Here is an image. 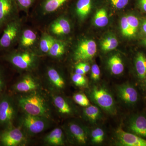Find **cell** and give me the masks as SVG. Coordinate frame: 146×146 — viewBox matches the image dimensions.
Returning <instances> with one entry per match:
<instances>
[{"label": "cell", "mask_w": 146, "mask_h": 146, "mask_svg": "<svg viewBox=\"0 0 146 146\" xmlns=\"http://www.w3.org/2000/svg\"><path fill=\"white\" fill-rule=\"evenodd\" d=\"M18 104L27 114L49 119L50 109L48 102L37 91L25 94L18 98Z\"/></svg>", "instance_id": "cell-1"}, {"label": "cell", "mask_w": 146, "mask_h": 146, "mask_svg": "<svg viewBox=\"0 0 146 146\" xmlns=\"http://www.w3.org/2000/svg\"><path fill=\"white\" fill-rule=\"evenodd\" d=\"M3 56L5 61L20 70H30L35 68L38 62L37 56L31 50H11Z\"/></svg>", "instance_id": "cell-2"}, {"label": "cell", "mask_w": 146, "mask_h": 146, "mask_svg": "<svg viewBox=\"0 0 146 146\" xmlns=\"http://www.w3.org/2000/svg\"><path fill=\"white\" fill-rule=\"evenodd\" d=\"M22 29V21L19 17L9 23L0 37V51L5 52L12 50L18 43Z\"/></svg>", "instance_id": "cell-3"}, {"label": "cell", "mask_w": 146, "mask_h": 146, "mask_svg": "<svg viewBox=\"0 0 146 146\" xmlns=\"http://www.w3.org/2000/svg\"><path fill=\"white\" fill-rule=\"evenodd\" d=\"M16 114V104L13 98L3 94L0 98V127L4 129L13 126Z\"/></svg>", "instance_id": "cell-4"}, {"label": "cell", "mask_w": 146, "mask_h": 146, "mask_svg": "<svg viewBox=\"0 0 146 146\" xmlns=\"http://www.w3.org/2000/svg\"><path fill=\"white\" fill-rule=\"evenodd\" d=\"M21 124L26 133L31 136L43 132L49 125L48 118L25 113L21 118Z\"/></svg>", "instance_id": "cell-5"}, {"label": "cell", "mask_w": 146, "mask_h": 146, "mask_svg": "<svg viewBox=\"0 0 146 146\" xmlns=\"http://www.w3.org/2000/svg\"><path fill=\"white\" fill-rule=\"evenodd\" d=\"M16 0H0V34L9 23L19 18Z\"/></svg>", "instance_id": "cell-6"}, {"label": "cell", "mask_w": 146, "mask_h": 146, "mask_svg": "<svg viewBox=\"0 0 146 146\" xmlns=\"http://www.w3.org/2000/svg\"><path fill=\"white\" fill-rule=\"evenodd\" d=\"M26 139L25 134L20 128L10 127L4 129L0 133V144L4 146H20Z\"/></svg>", "instance_id": "cell-7"}, {"label": "cell", "mask_w": 146, "mask_h": 146, "mask_svg": "<svg viewBox=\"0 0 146 146\" xmlns=\"http://www.w3.org/2000/svg\"><path fill=\"white\" fill-rule=\"evenodd\" d=\"M92 98L98 105L106 111L113 113L115 110V104L112 95L104 88L95 87L91 93Z\"/></svg>", "instance_id": "cell-8"}, {"label": "cell", "mask_w": 146, "mask_h": 146, "mask_svg": "<svg viewBox=\"0 0 146 146\" xmlns=\"http://www.w3.org/2000/svg\"><path fill=\"white\" fill-rule=\"evenodd\" d=\"M97 52L96 42L92 39H83L78 43L74 53V59L76 61L90 60Z\"/></svg>", "instance_id": "cell-9"}, {"label": "cell", "mask_w": 146, "mask_h": 146, "mask_svg": "<svg viewBox=\"0 0 146 146\" xmlns=\"http://www.w3.org/2000/svg\"><path fill=\"white\" fill-rule=\"evenodd\" d=\"M69 0H36V11L42 17L55 14Z\"/></svg>", "instance_id": "cell-10"}, {"label": "cell", "mask_w": 146, "mask_h": 146, "mask_svg": "<svg viewBox=\"0 0 146 146\" xmlns=\"http://www.w3.org/2000/svg\"><path fill=\"white\" fill-rule=\"evenodd\" d=\"M71 31L70 21L63 16L56 18L49 25V33L55 38V36L67 35L70 33Z\"/></svg>", "instance_id": "cell-11"}, {"label": "cell", "mask_w": 146, "mask_h": 146, "mask_svg": "<svg viewBox=\"0 0 146 146\" xmlns=\"http://www.w3.org/2000/svg\"><path fill=\"white\" fill-rule=\"evenodd\" d=\"M39 87V81L33 76L28 74L17 82L13 85V89L16 92L25 94L37 91Z\"/></svg>", "instance_id": "cell-12"}, {"label": "cell", "mask_w": 146, "mask_h": 146, "mask_svg": "<svg viewBox=\"0 0 146 146\" xmlns=\"http://www.w3.org/2000/svg\"><path fill=\"white\" fill-rule=\"evenodd\" d=\"M120 144L125 146H146V140L134 133H128L121 127L116 131Z\"/></svg>", "instance_id": "cell-13"}, {"label": "cell", "mask_w": 146, "mask_h": 146, "mask_svg": "<svg viewBox=\"0 0 146 146\" xmlns=\"http://www.w3.org/2000/svg\"><path fill=\"white\" fill-rule=\"evenodd\" d=\"M37 40V33L33 30L29 28L22 29L18 42L19 49L31 50L36 44Z\"/></svg>", "instance_id": "cell-14"}, {"label": "cell", "mask_w": 146, "mask_h": 146, "mask_svg": "<svg viewBox=\"0 0 146 146\" xmlns=\"http://www.w3.org/2000/svg\"><path fill=\"white\" fill-rule=\"evenodd\" d=\"M68 132L74 141L78 144L84 145L87 140V133L83 127L76 123H70L68 125Z\"/></svg>", "instance_id": "cell-15"}, {"label": "cell", "mask_w": 146, "mask_h": 146, "mask_svg": "<svg viewBox=\"0 0 146 146\" xmlns=\"http://www.w3.org/2000/svg\"><path fill=\"white\" fill-rule=\"evenodd\" d=\"M118 91L119 96L126 103L133 104L138 100V92L134 87L130 85L124 84L120 86Z\"/></svg>", "instance_id": "cell-16"}, {"label": "cell", "mask_w": 146, "mask_h": 146, "mask_svg": "<svg viewBox=\"0 0 146 146\" xmlns=\"http://www.w3.org/2000/svg\"><path fill=\"white\" fill-rule=\"evenodd\" d=\"M129 128L134 134L146 138V117L143 115L133 117L130 120Z\"/></svg>", "instance_id": "cell-17"}, {"label": "cell", "mask_w": 146, "mask_h": 146, "mask_svg": "<svg viewBox=\"0 0 146 146\" xmlns=\"http://www.w3.org/2000/svg\"><path fill=\"white\" fill-rule=\"evenodd\" d=\"M46 75L50 84L55 89H63L65 87V80L59 71L54 67H49L47 69Z\"/></svg>", "instance_id": "cell-18"}, {"label": "cell", "mask_w": 146, "mask_h": 146, "mask_svg": "<svg viewBox=\"0 0 146 146\" xmlns=\"http://www.w3.org/2000/svg\"><path fill=\"white\" fill-rule=\"evenodd\" d=\"M44 141L51 146H61L64 144V134L61 129L56 128L45 136Z\"/></svg>", "instance_id": "cell-19"}, {"label": "cell", "mask_w": 146, "mask_h": 146, "mask_svg": "<svg viewBox=\"0 0 146 146\" xmlns=\"http://www.w3.org/2000/svg\"><path fill=\"white\" fill-rule=\"evenodd\" d=\"M52 100L55 107L61 114L69 115L72 113V106L65 98L61 96L55 95L53 96Z\"/></svg>", "instance_id": "cell-20"}, {"label": "cell", "mask_w": 146, "mask_h": 146, "mask_svg": "<svg viewBox=\"0 0 146 146\" xmlns=\"http://www.w3.org/2000/svg\"><path fill=\"white\" fill-rule=\"evenodd\" d=\"M92 7L91 0H78L75 5V12L80 19L83 20L90 13Z\"/></svg>", "instance_id": "cell-21"}, {"label": "cell", "mask_w": 146, "mask_h": 146, "mask_svg": "<svg viewBox=\"0 0 146 146\" xmlns=\"http://www.w3.org/2000/svg\"><path fill=\"white\" fill-rule=\"evenodd\" d=\"M108 64L110 70L113 74H121L124 70L122 60L118 55H114L110 58Z\"/></svg>", "instance_id": "cell-22"}, {"label": "cell", "mask_w": 146, "mask_h": 146, "mask_svg": "<svg viewBox=\"0 0 146 146\" xmlns=\"http://www.w3.org/2000/svg\"><path fill=\"white\" fill-rule=\"evenodd\" d=\"M65 50L66 45L65 42L56 38L47 54L54 58H58L63 56Z\"/></svg>", "instance_id": "cell-23"}, {"label": "cell", "mask_w": 146, "mask_h": 146, "mask_svg": "<svg viewBox=\"0 0 146 146\" xmlns=\"http://www.w3.org/2000/svg\"><path fill=\"white\" fill-rule=\"evenodd\" d=\"M56 39V38L49 33H44L39 39V51L42 54H47Z\"/></svg>", "instance_id": "cell-24"}, {"label": "cell", "mask_w": 146, "mask_h": 146, "mask_svg": "<svg viewBox=\"0 0 146 146\" xmlns=\"http://www.w3.org/2000/svg\"><path fill=\"white\" fill-rule=\"evenodd\" d=\"M135 68L138 77L143 79L146 77V56L138 53L135 59Z\"/></svg>", "instance_id": "cell-25"}, {"label": "cell", "mask_w": 146, "mask_h": 146, "mask_svg": "<svg viewBox=\"0 0 146 146\" xmlns=\"http://www.w3.org/2000/svg\"><path fill=\"white\" fill-rule=\"evenodd\" d=\"M108 18L107 11L104 8L97 10L94 18L95 25L99 27H103L107 25L108 23Z\"/></svg>", "instance_id": "cell-26"}, {"label": "cell", "mask_w": 146, "mask_h": 146, "mask_svg": "<svg viewBox=\"0 0 146 146\" xmlns=\"http://www.w3.org/2000/svg\"><path fill=\"white\" fill-rule=\"evenodd\" d=\"M117 39L114 36H107L104 38L101 43L102 50L104 51H110L115 50L118 46Z\"/></svg>", "instance_id": "cell-27"}, {"label": "cell", "mask_w": 146, "mask_h": 146, "mask_svg": "<svg viewBox=\"0 0 146 146\" xmlns=\"http://www.w3.org/2000/svg\"><path fill=\"white\" fill-rule=\"evenodd\" d=\"M83 112L86 117L91 121H96L100 116V110L95 106L89 105L86 107Z\"/></svg>", "instance_id": "cell-28"}, {"label": "cell", "mask_w": 146, "mask_h": 146, "mask_svg": "<svg viewBox=\"0 0 146 146\" xmlns=\"http://www.w3.org/2000/svg\"><path fill=\"white\" fill-rule=\"evenodd\" d=\"M19 11L27 13L35 4L36 0H16Z\"/></svg>", "instance_id": "cell-29"}, {"label": "cell", "mask_w": 146, "mask_h": 146, "mask_svg": "<svg viewBox=\"0 0 146 146\" xmlns=\"http://www.w3.org/2000/svg\"><path fill=\"white\" fill-rule=\"evenodd\" d=\"M126 16L131 33L132 36H133L136 34L138 30L139 24V20L136 16L133 15H128Z\"/></svg>", "instance_id": "cell-30"}, {"label": "cell", "mask_w": 146, "mask_h": 146, "mask_svg": "<svg viewBox=\"0 0 146 146\" xmlns=\"http://www.w3.org/2000/svg\"><path fill=\"white\" fill-rule=\"evenodd\" d=\"M104 132L100 128H97L91 133L92 141L95 143H100L104 140Z\"/></svg>", "instance_id": "cell-31"}, {"label": "cell", "mask_w": 146, "mask_h": 146, "mask_svg": "<svg viewBox=\"0 0 146 146\" xmlns=\"http://www.w3.org/2000/svg\"><path fill=\"white\" fill-rule=\"evenodd\" d=\"M73 98L74 101L80 106L87 107L90 105V102L85 94L77 93L73 96Z\"/></svg>", "instance_id": "cell-32"}, {"label": "cell", "mask_w": 146, "mask_h": 146, "mask_svg": "<svg viewBox=\"0 0 146 146\" xmlns=\"http://www.w3.org/2000/svg\"><path fill=\"white\" fill-rule=\"evenodd\" d=\"M121 29L122 34L123 36L126 37H131L132 36L127 21V16H124L121 19Z\"/></svg>", "instance_id": "cell-33"}, {"label": "cell", "mask_w": 146, "mask_h": 146, "mask_svg": "<svg viewBox=\"0 0 146 146\" xmlns=\"http://www.w3.org/2000/svg\"><path fill=\"white\" fill-rule=\"evenodd\" d=\"M72 79L73 83L77 86H84L87 83L86 78L83 75L75 73L72 76Z\"/></svg>", "instance_id": "cell-34"}, {"label": "cell", "mask_w": 146, "mask_h": 146, "mask_svg": "<svg viewBox=\"0 0 146 146\" xmlns=\"http://www.w3.org/2000/svg\"><path fill=\"white\" fill-rule=\"evenodd\" d=\"M129 0H109L113 7L117 9H121L127 5Z\"/></svg>", "instance_id": "cell-35"}, {"label": "cell", "mask_w": 146, "mask_h": 146, "mask_svg": "<svg viewBox=\"0 0 146 146\" xmlns=\"http://www.w3.org/2000/svg\"><path fill=\"white\" fill-rule=\"evenodd\" d=\"M91 78L94 81H98L99 80L100 76V70L98 65L94 64L92 65L91 69Z\"/></svg>", "instance_id": "cell-36"}, {"label": "cell", "mask_w": 146, "mask_h": 146, "mask_svg": "<svg viewBox=\"0 0 146 146\" xmlns=\"http://www.w3.org/2000/svg\"><path fill=\"white\" fill-rule=\"evenodd\" d=\"M5 86L6 80L4 72L2 68L0 65V98L3 94Z\"/></svg>", "instance_id": "cell-37"}, {"label": "cell", "mask_w": 146, "mask_h": 146, "mask_svg": "<svg viewBox=\"0 0 146 146\" xmlns=\"http://www.w3.org/2000/svg\"><path fill=\"white\" fill-rule=\"evenodd\" d=\"M75 73L83 75H84L86 73L85 72L83 69L80 66L79 64H77L75 66Z\"/></svg>", "instance_id": "cell-38"}, {"label": "cell", "mask_w": 146, "mask_h": 146, "mask_svg": "<svg viewBox=\"0 0 146 146\" xmlns=\"http://www.w3.org/2000/svg\"><path fill=\"white\" fill-rule=\"evenodd\" d=\"M78 64L82 68L85 73L88 72L90 71L91 68L89 64L86 63H83V62H80V63H78Z\"/></svg>", "instance_id": "cell-39"}, {"label": "cell", "mask_w": 146, "mask_h": 146, "mask_svg": "<svg viewBox=\"0 0 146 146\" xmlns=\"http://www.w3.org/2000/svg\"><path fill=\"white\" fill-rule=\"evenodd\" d=\"M139 4L142 9L146 12V0H139Z\"/></svg>", "instance_id": "cell-40"}, {"label": "cell", "mask_w": 146, "mask_h": 146, "mask_svg": "<svg viewBox=\"0 0 146 146\" xmlns=\"http://www.w3.org/2000/svg\"><path fill=\"white\" fill-rule=\"evenodd\" d=\"M142 30L146 34V19L144 21L142 26Z\"/></svg>", "instance_id": "cell-41"}, {"label": "cell", "mask_w": 146, "mask_h": 146, "mask_svg": "<svg viewBox=\"0 0 146 146\" xmlns=\"http://www.w3.org/2000/svg\"><path fill=\"white\" fill-rule=\"evenodd\" d=\"M143 43H144V44L145 45V46H146V37L145 38V39H144Z\"/></svg>", "instance_id": "cell-42"}]
</instances>
